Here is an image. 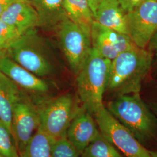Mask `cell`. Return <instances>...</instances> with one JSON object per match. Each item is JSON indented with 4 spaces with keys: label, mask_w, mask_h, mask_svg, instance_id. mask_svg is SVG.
<instances>
[{
    "label": "cell",
    "mask_w": 157,
    "mask_h": 157,
    "mask_svg": "<svg viewBox=\"0 0 157 157\" xmlns=\"http://www.w3.org/2000/svg\"><path fill=\"white\" fill-rule=\"evenodd\" d=\"M153 58L149 51L137 47L121 53L111 61L106 91L116 96L140 93Z\"/></svg>",
    "instance_id": "obj_1"
},
{
    "label": "cell",
    "mask_w": 157,
    "mask_h": 157,
    "mask_svg": "<svg viewBox=\"0 0 157 157\" xmlns=\"http://www.w3.org/2000/svg\"><path fill=\"white\" fill-rule=\"evenodd\" d=\"M106 108L143 145L156 137L157 117L140 93L116 96Z\"/></svg>",
    "instance_id": "obj_2"
},
{
    "label": "cell",
    "mask_w": 157,
    "mask_h": 157,
    "mask_svg": "<svg viewBox=\"0 0 157 157\" xmlns=\"http://www.w3.org/2000/svg\"><path fill=\"white\" fill-rule=\"evenodd\" d=\"M111 61L92 48L76 75L77 91L82 107L93 116L104 106L103 97L106 91Z\"/></svg>",
    "instance_id": "obj_3"
},
{
    "label": "cell",
    "mask_w": 157,
    "mask_h": 157,
    "mask_svg": "<svg viewBox=\"0 0 157 157\" xmlns=\"http://www.w3.org/2000/svg\"><path fill=\"white\" fill-rule=\"evenodd\" d=\"M39 112V129L56 140L66 137L67 128L79 109L69 93L57 96L37 105Z\"/></svg>",
    "instance_id": "obj_4"
},
{
    "label": "cell",
    "mask_w": 157,
    "mask_h": 157,
    "mask_svg": "<svg viewBox=\"0 0 157 157\" xmlns=\"http://www.w3.org/2000/svg\"><path fill=\"white\" fill-rule=\"evenodd\" d=\"M41 40L35 28L32 29L7 50V55L30 72L43 77L52 72V66Z\"/></svg>",
    "instance_id": "obj_5"
},
{
    "label": "cell",
    "mask_w": 157,
    "mask_h": 157,
    "mask_svg": "<svg viewBox=\"0 0 157 157\" xmlns=\"http://www.w3.org/2000/svg\"><path fill=\"white\" fill-rule=\"evenodd\" d=\"M101 133L126 157H152L128 129L121 124L104 106L93 115Z\"/></svg>",
    "instance_id": "obj_6"
},
{
    "label": "cell",
    "mask_w": 157,
    "mask_h": 157,
    "mask_svg": "<svg viewBox=\"0 0 157 157\" xmlns=\"http://www.w3.org/2000/svg\"><path fill=\"white\" fill-rule=\"evenodd\" d=\"M56 30L71 71L76 76L92 48L90 37L67 17L59 23Z\"/></svg>",
    "instance_id": "obj_7"
},
{
    "label": "cell",
    "mask_w": 157,
    "mask_h": 157,
    "mask_svg": "<svg viewBox=\"0 0 157 157\" xmlns=\"http://www.w3.org/2000/svg\"><path fill=\"white\" fill-rule=\"evenodd\" d=\"M126 17L129 37L136 46L146 49L157 32V0H143Z\"/></svg>",
    "instance_id": "obj_8"
},
{
    "label": "cell",
    "mask_w": 157,
    "mask_h": 157,
    "mask_svg": "<svg viewBox=\"0 0 157 157\" xmlns=\"http://www.w3.org/2000/svg\"><path fill=\"white\" fill-rule=\"evenodd\" d=\"M39 124L37 105L22 93L13 108L11 126L12 135L19 155L39 129Z\"/></svg>",
    "instance_id": "obj_9"
},
{
    "label": "cell",
    "mask_w": 157,
    "mask_h": 157,
    "mask_svg": "<svg viewBox=\"0 0 157 157\" xmlns=\"http://www.w3.org/2000/svg\"><path fill=\"white\" fill-rule=\"evenodd\" d=\"M90 39L92 48L110 61L137 47L129 36L102 26L95 21L91 26Z\"/></svg>",
    "instance_id": "obj_10"
},
{
    "label": "cell",
    "mask_w": 157,
    "mask_h": 157,
    "mask_svg": "<svg viewBox=\"0 0 157 157\" xmlns=\"http://www.w3.org/2000/svg\"><path fill=\"white\" fill-rule=\"evenodd\" d=\"M100 134L94 117L82 107L67 128L66 139L80 155Z\"/></svg>",
    "instance_id": "obj_11"
},
{
    "label": "cell",
    "mask_w": 157,
    "mask_h": 157,
    "mask_svg": "<svg viewBox=\"0 0 157 157\" xmlns=\"http://www.w3.org/2000/svg\"><path fill=\"white\" fill-rule=\"evenodd\" d=\"M0 71L24 90L44 94L49 89L48 85L43 79L22 67L8 56L0 60Z\"/></svg>",
    "instance_id": "obj_12"
},
{
    "label": "cell",
    "mask_w": 157,
    "mask_h": 157,
    "mask_svg": "<svg viewBox=\"0 0 157 157\" xmlns=\"http://www.w3.org/2000/svg\"><path fill=\"white\" fill-rule=\"evenodd\" d=\"M0 18L14 27L22 35L38 25L37 14L28 0H18L13 2L3 11Z\"/></svg>",
    "instance_id": "obj_13"
},
{
    "label": "cell",
    "mask_w": 157,
    "mask_h": 157,
    "mask_svg": "<svg viewBox=\"0 0 157 157\" xmlns=\"http://www.w3.org/2000/svg\"><path fill=\"white\" fill-rule=\"evenodd\" d=\"M94 21L102 26L128 36L126 12L117 0H102L97 10Z\"/></svg>",
    "instance_id": "obj_14"
},
{
    "label": "cell",
    "mask_w": 157,
    "mask_h": 157,
    "mask_svg": "<svg viewBox=\"0 0 157 157\" xmlns=\"http://www.w3.org/2000/svg\"><path fill=\"white\" fill-rule=\"evenodd\" d=\"M38 17L37 27L45 30L56 29L67 17L64 0H28Z\"/></svg>",
    "instance_id": "obj_15"
},
{
    "label": "cell",
    "mask_w": 157,
    "mask_h": 157,
    "mask_svg": "<svg viewBox=\"0 0 157 157\" xmlns=\"http://www.w3.org/2000/svg\"><path fill=\"white\" fill-rule=\"evenodd\" d=\"M22 93L11 78L0 71V121L11 132L13 110Z\"/></svg>",
    "instance_id": "obj_16"
},
{
    "label": "cell",
    "mask_w": 157,
    "mask_h": 157,
    "mask_svg": "<svg viewBox=\"0 0 157 157\" xmlns=\"http://www.w3.org/2000/svg\"><path fill=\"white\" fill-rule=\"evenodd\" d=\"M63 6L67 17L90 37L94 19L87 1L64 0Z\"/></svg>",
    "instance_id": "obj_17"
},
{
    "label": "cell",
    "mask_w": 157,
    "mask_h": 157,
    "mask_svg": "<svg viewBox=\"0 0 157 157\" xmlns=\"http://www.w3.org/2000/svg\"><path fill=\"white\" fill-rule=\"evenodd\" d=\"M54 141L38 129L19 157H51Z\"/></svg>",
    "instance_id": "obj_18"
},
{
    "label": "cell",
    "mask_w": 157,
    "mask_h": 157,
    "mask_svg": "<svg viewBox=\"0 0 157 157\" xmlns=\"http://www.w3.org/2000/svg\"><path fill=\"white\" fill-rule=\"evenodd\" d=\"M80 157H124L117 148L102 135H98L87 146Z\"/></svg>",
    "instance_id": "obj_19"
},
{
    "label": "cell",
    "mask_w": 157,
    "mask_h": 157,
    "mask_svg": "<svg viewBox=\"0 0 157 157\" xmlns=\"http://www.w3.org/2000/svg\"><path fill=\"white\" fill-rule=\"evenodd\" d=\"M0 156L1 157H19V153L11 131L1 121Z\"/></svg>",
    "instance_id": "obj_20"
},
{
    "label": "cell",
    "mask_w": 157,
    "mask_h": 157,
    "mask_svg": "<svg viewBox=\"0 0 157 157\" xmlns=\"http://www.w3.org/2000/svg\"><path fill=\"white\" fill-rule=\"evenodd\" d=\"M17 29L0 18V49L6 51L21 37Z\"/></svg>",
    "instance_id": "obj_21"
},
{
    "label": "cell",
    "mask_w": 157,
    "mask_h": 157,
    "mask_svg": "<svg viewBox=\"0 0 157 157\" xmlns=\"http://www.w3.org/2000/svg\"><path fill=\"white\" fill-rule=\"evenodd\" d=\"M80 154L66 137L54 141L51 157H80Z\"/></svg>",
    "instance_id": "obj_22"
},
{
    "label": "cell",
    "mask_w": 157,
    "mask_h": 157,
    "mask_svg": "<svg viewBox=\"0 0 157 157\" xmlns=\"http://www.w3.org/2000/svg\"><path fill=\"white\" fill-rule=\"evenodd\" d=\"M126 13L132 10L135 6H137L143 0H117Z\"/></svg>",
    "instance_id": "obj_23"
},
{
    "label": "cell",
    "mask_w": 157,
    "mask_h": 157,
    "mask_svg": "<svg viewBox=\"0 0 157 157\" xmlns=\"http://www.w3.org/2000/svg\"><path fill=\"white\" fill-rule=\"evenodd\" d=\"M147 47L148 48V51L151 53L153 58H155L157 62V32L152 38Z\"/></svg>",
    "instance_id": "obj_24"
},
{
    "label": "cell",
    "mask_w": 157,
    "mask_h": 157,
    "mask_svg": "<svg viewBox=\"0 0 157 157\" xmlns=\"http://www.w3.org/2000/svg\"><path fill=\"white\" fill-rule=\"evenodd\" d=\"M87 1L89 4L91 11L93 13L94 19V16H95L97 10L98 8V6L100 5V4L101 3L102 0H87Z\"/></svg>",
    "instance_id": "obj_25"
},
{
    "label": "cell",
    "mask_w": 157,
    "mask_h": 157,
    "mask_svg": "<svg viewBox=\"0 0 157 157\" xmlns=\"http://www.w3.org/2000/svg\"><path fill=\"white\" fill-rule=\"evenodd\" d=\"M17 1L18 0H0V16L8 6Z\"/></svg>",
    "instance_id": "obj_26"
},
{
    "label": "cell",
    "mask_w": 157,
    "mask_h": 157,
    "mask_svg": "<svg viewBox=\"0 0 157 157\" xmlns=\"http://www.w3.org/2000/svg\"><path fill=\"white\" fill-rule=\"evenodd\" d=\"M152 111L155 113L157 117V103H152L150 106Z\"/></svg>",
    "instance_id": "obj_27"
},
{
    "label": "cell",
    "mask_w": 157,
    "mask_h": 157,
    "mask_svg": "<svg viewBox=\"0 0 157 157\" xmlns=\"http://www.w3.org/2000/svg\"><path fill=\"white\" fill-rule=\"evenodd\" d=\"M7 51L0 49V60L4 56H7Z\"/></svg>",
    "instance_id": "obj_28"
},
{
    "label": "cell",
    "mask_w": 157,
    "mask_h": 157,
    "mask_svg": "<svg viewBox=\"0 0 157 157\" xmlns=\"http://www.w3.org/2000/svg\"><path fill=\"white\" fill-rule=\"evenodd\" d=\"M152 157H157V151H150Z\"/></svg>",
    "instance_id": "obj_29"
},
{
    "label": "cell",
    "mask_w": 157,
    "mask_h": 157,
    "mask_svg": "<svg viewBox=\"0 0 157 157\" xmlns=\"http://www.w3.org/2000/svg\"><path fill=\"white\" fill-rule=\"evenodd\" d=\"M0 157H1V156H0Z\"/></svg>",
    "instance_id": "obj_30"
}]
</instances>
